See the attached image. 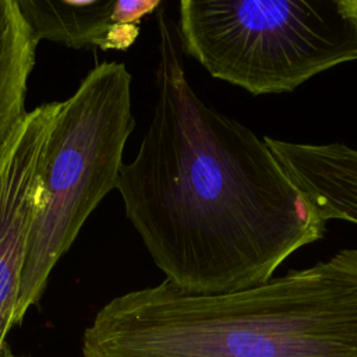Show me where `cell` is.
Instances as JSON below:
<instances>
[{
  "label": "cell",
  "instance_id": "cell-1",
  "mask_svg": "<svg viewBox=\"0 0 357 357\" xmlns=\"http://www.w3.org/2000/svg\"><path fill=\"white\" fill-rule=\"evenodd\" d=\"M153 116L117 187L165 279L195 294L269 282L326 223L248 127L191 88L173 22L156 10Z\"/></svg>",
  "mask_w": 357,
  "mask_h": 357
},
{
  "label": "cell",
  "instance_id": "cell-2",
  "mask_svg": "<svg viewBox=\"0 0 357 357\" xmlns=\"http://www.w3.org/2000/svg\"><path fill=\"white\" fill-rule=\"evenodd\" d=\"M82 357H357V248L231 293L165 279L120 294L85 328Z\"/></svg>",
  "mask_w": 357,
  "mask_h": 357
},
{
  "label": "cell",
  "instance_id": "cell-3",
  "mask_svg": "<svg viewBox=\"0 0 357 357\" xmlns=\"http://www.w3.org/2000/svg\"><path fill=\"white\" fill-rule=\"evenodd\" d=\"M183 54L252 95L357 60V0H181Z\"/></svg>",
  "mask_w": 357,
  "mask_h": 357
},
{
  "label": "cell",
  "instance_id": "cell-4",
  "mask_svg": "<svg viewBox=\"0 0 357 357\" xmlns=\"http://www.w3.org/2000/svg\"><path fill=\"white\" fill-rule=\"evenodd\" d=\"M135 127L126 64L93 67L61 100L43 160V205L31 227L18 296V321L39 303L49 276L88 216L117 187Z\"/></svg>",
  "mask_w": 357,
  "mask_h": 357
},
{
  "label": "cell",
  "instance_id": "cell-5",
  "mask_svg": "<svg viewBox=\"0 0 357 357\" xmlns=\"http://www.w3.org/2000/svg\"><path fill=\"white\" fill-rule=\"evenodd\" d=\"M60 102L32 109L0 160V354L18 325V296L28 238L43 205V160Z\"/></svg>",
  "mask_w": 357,
  "mask_h": 357
},
{
  "label": "cell",
  "instance_id": "cell-6",
  "mask_svg": "<svg viewBox=\"0 0 357 357\" xmlns=\"http://www.w3.org/2000/svg\"><path fill=\"white\" fill-rule=\"evenodd\" d=\"M38 40L73 49L126 50L139 35L128 0H17Z\"/></svg>",
  "mask_w": 357,
  "mask_h": 357
},
{
  "label": "cell",
  "instance_id": "cell-7",
  "mask_svg": "<svg viewBox=\"0 0 357 357\" xmlns=\"http://www.w3.org/2000/svg\"><path fill=\"white\" fill-rule=\"evenodd\" d=\"M264 142L319 216L357 225V149L344 144Z\"/></svg>",
  "mask_w": 357,
  "mask_h": 357
},
{
  "label": "cell",
  "instance_id": "cell-8",
  "mask_svg": "<svg viewBox=\"0 0 357 357\" xmlns=\"http://www.w3.org/2000/svg\"><path fill=\"white\" fill-rule=\"evenodd\" d=\"M38 43L17 0H0V160L29 113L25 98Z\"/></svg>",
  "mask_w": 357,
  "mask_h": 357
},
{
  "label": "cell",
  "instance_id": "cell-9",
  "mask_svg": "<svg viewBox=\"0 0 357 357\" xmlns=\"http://www.w3.org/2000/svg\"><path fill=\"white\" fill-rule=\"evenodd\" d=\"M0 357H26V356H17V354H14L13 350L10 349V346L7 344V346L4 347V350H3V353L0 354ZM28 357H29V356H28Z\"/></svg>",
  "mask_w": 357,
  "mask_h": 357
}]
</instances>
